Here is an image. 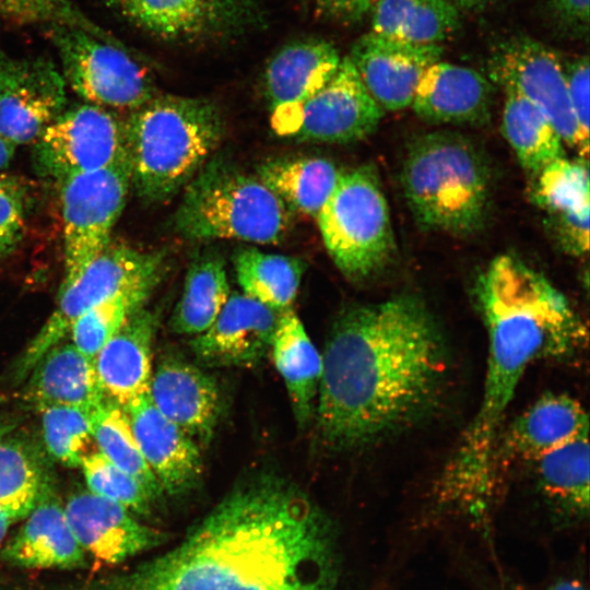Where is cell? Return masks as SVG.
<instances>
[{
    "label": "cell",
    "instance_id": "cell-1",
    "mask_svg": "<svg viewBox=\"0 0 590 590\" xmlns=\"http://www.w3.org/2000/svg\"><path fill=\"white\" fill-rule=\"evenodd\" d=\"M337 535L302 491L275 477L239 486L181 542L102 590H340Z\"/></svg>",
    "mask_w": 590,
    "mask_h": 590
},
{
    "label": "cell",
    "instance_id": "cell-2",
    "mask_svg": "<svg viewBox=\"0 0 590 590\" xmlns=\"http://www.w3.org/2000/svg\"><path fill=\"white\" fill-rule=\"evenodd\" d=\"M317 428L334 449H353L416 425L441 402L450 354L440 326L414 295L354 306L326 343Z\"/></svg>",
    "mask_w": 590,
    "mask_h": 590
},
{
    "label": "cell",
    "instance_id": "cell-3",
    "mask_svg": "<svg viewBox=\"0 0 590 590\" xmlns=\"http://www.w3.org/2000/svg\"><path fill=\"white\" fill-rule=\"evenodd\" d=\"M475 298L487 332V362L476 415L450 460L440 499L470 516L489 512L503 420L533 363L576 354L587 331L567 298L512 255L494 258Z\"/></svg>",
    "mask_w": 590,
    "mask_h": 590
},
{
    "label": "cell",
    "instance_id": "cell-4",
    "mask_svg": "<svg viewBox=\"0 0 590 590\" xmlns=\"http://www.w3.org/2000/svg\"><path fill=\"white\" fill-rule=\"evenodd\" d=\"M219 107L205 98L154 95L125 121L131 186L148 202L184 188L213 155L223 135Z\"/></svg>",
    "mask_w": 590,
    "mask_h": 590
},
{
    "label": "cell",
    "instance_id": "cell-5",
    "mask_svg": "<svg viewBox=\"0 0 590 590\" xmlns=\"http://www.w3.org/2000/svg\"><path fill=\"white\" fill-rule=\"evenodd\" d=\"M401 186L415 222L425 231L471 235L481 231L492 205V170L467 135L438 130L409 144Z\"/></svg>",
    "mask_w": 590,
    "mask_h": 590
},
{
    "label": "cell",
    "instance_id": "cell-6",
    "mask_svg": "<svg viewBox=\"0 0 590 590\" xmlns=\"http://www.w3.org/2000/svg\"><path fill=\"white\" fill-rule=\"evenodd\" d=\"M293 213L258 177L212 155L185 186L174 228L190 240L276 244L290 232Z\"/></svg>",
    "mask_w": 590,
    "mask_h": 590
},
{
    "label": "cell",
    "instance_id": "cell-7",
    "mask_svg": "<svg viewBox=\"0 0 590 590\" xmlns=\"http://www.w3.org/2000/svg\"><path fill=\"white\" fill-rule=\"evenodd\" d=\"M316 219L329 256L350 280L378 274L396 253L388 203L373 166L341 172Z\"/></svg>",
    "mask_w": 590,
    "mask_h": 590
},
{
    "label": "cell",
    "instance_id": "cell-8",
    "mask_svg": "<svg viewBox=\"0 0 590 590\" xmlns=\"http://www.w3.org/2000/svg\"><path fill=\"white\" fill-rule=\"evenodd\" d=\"M164 270L163 252L108 245L75 282L60 288L54 311L22 355L17 376L26 378L40 357L64 339L73 321L83 312L123 292L152 293Z\"/></svg>",
    "mask_w": 590,
    "mask_h": 590
},
{
    "label": "cell",
    "instance_id": "cell-9",
    "mask_svg": "<svg viewBox=\"0 0 590 590\" xmlns=\"http://www.w3.org/2000/svg\"><path fill=\"white\" fill-rule=\"evenodd\" d=\"M50 35L66 84L86 103L133 110L155 95L151 75L122 44L69 25H51Z\"/></svg>",
    "mask_w": 590,
    "mask_h": 590
},
{
    "label": "cell",
    "instance_id": "cell-10",
    "mask_svg": "<svg viewBox=\"0 0 590 590\" xmlns=\"http://www.w3.org/2000/svg\"><path fill=\"white\" fill-rule=\"evenodd\" d=\"M131 187L130 162L81 173L61 181L67 287L104 251Z\"/></svg>",
    "mask_w": 590,
    "mask_h": 590
},
{
    "label": "cell",
    "instance_id": "cell-11",
    "mask_svg": "<svg viewBox=\"0 0 590 590\" xmlns=\"http://www.w3.org/2000/svg\"><path fill=\"white\" fill-rule=\"evenodd\" d=\"M38 175L59 180L129 161L125 122L90 103L64 109L34 142Z\"/></svg>",
    "mask_w": 590,
    "mask_h": 590
},
{
    "label": "cell",
    "instance_id": "cell-12",
    "mask_svg": "<svg viewBox=\"0 0 590 590\" xmlns=\"http://www.w3.org/2000/svg\"><path fill=\"white\" fill-rule=\"evenodd\" d=\"M488 79L520 93L539 107L564 143L587 158L569 102L564 61L548 46L529 36L514 35L494 46Z\"/></svg>",
    "mask_w": 590,
    "mask_h": 590
},
{
    "label": "cell",
    "instance_id": "cell-13",
    "mask_svg": "<svg viewBox=\"0 0 590 590\" xmlns=\"http://www.w3.org/2000/svg\"><path fill=\"white\" fill-rule=\"evenodd\" d=\"M109 3L154 37L188 45L240 35L260 19V0H109Z\"/></svg>",
    "mask_w": 590,
    "mask_h": 590
},
{
    "label": "cell",
    "instance_id": "cell-14",
    "mask_svg": "<svg viewBox=\"0 0 590 590\" xmlns=\"http://www.w3.org/2000/svg\"><path fill=\"white\" fill-rule=\"evenodd\" d=\"M66 81L44 58H0V140L34 143L66 109Z\"/></svg>",
    "mask_w": 590,
    "mask_h": 590
},
{
    "label": "cell",
    "instance_id": "cell-15",
    "mask_svg": "<svg viewBox=\"0 0 590 590\" xmlns=\"http://www.w3.org/2000/svg\"><path fill=\"white\" fill-rule=\"evenodd\" d=\"M341 59L332 44L317 38L291 43L272 56L262 81L279 134L294 137L305 104L332 78Z\"/></svg>",
    "mask_w": 590,
    "mask_h": 590
},
{
    "label": "cell",
    "instance_id": "cell-16",
    "mask_svg": "<svg viewBox=\"0 0 590 590\" xmlns=\"http://www.w3.org/2000/svg\"><path fill=\"white\" fill-rule=\"evenodd\" d=\"M384 113L346 56L332 78L305 104L294 137L323 143L363 140L377 129Z\"/></svg>",
    "mask_w": 590,
    "mask_h": 590
},
{
    "label": "cell",
    "instance_id": "cell-17",
    "mask_svg": "<svg viewBox=\"0 0 590 590\" xmlns=\"http://www.w3.org/2000/svg\"><path fill=\"white\" fill-rule=\"evenodd\" d=\"M440 45H417L374 32L361 37L349 56L363 84L384 111L411 106L425 70L440 60Z\"/></svg>",
    "mask_w": 590,
    "mask_h": 590
},
{
    "label": "cell",
    "instance_id": "cell-18",
    "mask_svg": "<svg viewBox=\"0 0 590 590\" xmlns=\"http://www.w3.org/2000/svg\"><path fill=\"white\" fill-rule=\"evenodd\" d=\"M279 316L244 293H231L213 323L191 340V350L203 365L253 366L271 349Z\"/></svg>",
    "mask_w": 590,
    "mask_h": 590
},
{
    "label": "cell",
    "instance_id": "cell-19",
    "mask_svg": "<svg viewBox=\"0 0 590 590\" xmlns=\"http://www.w3.org/2000/svg\"><path fill=\"white\" fill-rule=\"evenodd\" d=\"M149 397L198 445L210 442L223 408L220 387L211 375L177 355H165L151 376Z\"/></svg>",
    "mask_w": 590,
    "mask_h": 590
},
{
    "label": "cell",
    "instance_id": "cell-20",
    "mask_svg": "<svg viewBox=\"0 0 590 590\" xmlns=\"http://www.w3.org/2000/svg\"><path fill=\"white\" fill-rule=\"evenodd\" d=\"M64 514L84 552L109 565L120 564L164 541V533L139 522L125 506L90 491L71 496Z\"/></svg>",
    "mask_w": 590,
    "mask_h": 590
},
{
    "label": "cell",
    "instance_id": "cell-21",
    "mask_svg": "<svg viewBox=\"0 0 590 590\" xmlns=\"http://www.w3.org/2000/svg\"><path fill=\"white\" fill-rule=\"evenodd\" d=\"M139 448L164 492L194 489L202 475L200 446L152 403L149 392L125 408Z\"/></svg>",
    "mask_w": 590,
    "mask_h": 590
},
{
    "label": "cell",
    "instance_id": "cell-22",
    "mask_svg": "<svg viewBox=\"0 0 590 590\" xmlns=\"http://www.w3.org/2000/svg\"><path fill=\"white\" fill-rule=\"evenodd\" d=\"M493 84L471 68L438 60L423 73L412 101L417 117L434 125H483L491 115Z\"/></svg>",
    "mask_w": 590,
    "mask_h": 590
},
{
    "label": "cell",
    "instance_id": "cell-23",
    "mask_svg": "<svg viewBox=\"0 0 590 590\" xmlns=\"http://www.w3.org/2000/svg\"><path fill=\"white\" fill-rule=\"evenodd\" d=\"M157 322V316L142 307L125 321L93 361L106 398L122 408L149 392Z\"/></svg>",
    "mask_w": 590,
    "mask_h": 590
},
{
    "label": "cell",
    "instance_id": "cell-24",
    "mask_svg": "<svg viewBox=\"0 0 590 590\" xmlns=\"http://www.w3.org/2000/svg\"><path fill=\"white\" fill-rule=\"evenodd\" d=\"M534 201L547 214L563 248L580 256L589 249V170L587 158L565 156L535 175Z\"/></svg>",
    "mask_w": 590,
    "mask_h": 590
},
{
    "label": "cell",
    "instance_id": "cell-25",
    "mask_svg": "<svg viewBox=\"0 0 590 590\" xmlns=\"http://www.w3.org/2000/svg\"><path fill=\"white\" fill-rule=\"evenodd\" d=\"M1 556L25 568L73 569L85 565V552L69 526L64 507L50 487L7 543Z\"/></svg>",
    "mask_w": 590,
    "mask_h": 590
},
{
    "label": "cell",
    "instance_id": "cell-26",
    "mask_svg": "<svg viewBox=\"0 0 590 590\" xmlns=\"http://www.w3.org/2000/svg\"><path fill=\"white\" fill-rule=\"evenodd\" d=\"M23 400L38 411L74 406L92 413L107 398L94 362L63 341L49 349L27 375Z\"/></svg>",
    "mask_w": 590,
    "mask_h": 590
},
{
    "label": "cell",
    "instance_id": "cell-27",
    "mask_svg": "<svg viewBox=\"0 0 590 590\" xmlns=\"http://www.w3.org/2000/svg\"><path fill=\"white\" fill-rule=\"evenodd\" d=\"M583 435L589 421L582 405L568 394L546 393L512 422L499 444L510 458L533 461Z\"/></svg>",
    "mask_w": 590,
    "mask_h": 590
},
{
    "label": "cell",
    "instance_id": "cell-28",
    "mask_svg": "<svg viewBox=\"0 0 590 590\" xmlns=\"http://www.w3.org/2000/svg\"><path fill=\"white\" fill-rule=\"evenodd\" d=\"M270 350L291 398L296 421L303 427L315 412L322 356L291 307L280 312Z\"/></svg>",
    "mask_w": 590,
    "mask_h": 590
},
{
    "label": "cell",
    "instance_id": "cell-29",
    "mask_svg": "<svg viewBox=\"0 0 590 590\" xmlns=\"http://www.w3.org/2000/svg\"><path fill=\"white\" fill-rule=\"evenodd\" d=\"M371 31L393 39L439 45L460 27V11L448 0H376Z\"/></svg>",
    "mask_w": 590,
    "mask_h": 590
},
{
    "label": "cell",
    "instance_id": "cell-30",
    "mask_svg": "<svg viewBox=\"0 0 590 590\" xmlns=\"http://www.w3.org/2000/svg\"><path fill=\"white\" fill-rule=\"evenodd\" d=\"M258 178L292 212L317 217L333 191L340 173L322 157L275 158L260 164Z\"/></svg>",
    "mask_w": 590,
    "mask_h": 590
},
{
    "label": "cell",
    "instance_id": "cell-31",
    "mask_svg": "<svg viewBox=\"0 0 590 590\" xmlns=\"http://www.w3.org/2000/svg\"><path fill=\"white\" fill-rule=\"evenodd\" d=\"M231 295L224 259L215 252L196 256L169 326L178 334L197 335L215 320Z\"/></svg>",
    "mask_w": 590,
    "mask_h": 590
},
{
    "label": "cell",
    "instance_id": "cell-32",
    "mask_svg": "<svg viewBox=\"0 0 590 590\" xmlns=\"http://www.w3.org/2000/svg\"><path fill=\"white\" fill-rule=\"evenodd\" d=\"M505 90L502 132L521 167L538 175L564 156V141L545 114L511 88Z\"/></svg>",
    "mask_w": 590,
    "mask_h": 590
},
{
    "label": "cell",
    "instance_id": "cell-33",
    "mask_svg": "<svg viewBox=\"0 0 590 590\" xmlns=\"http://www.w3.org/2000/svg\"><path fill=\"white\" fill-rule=\"evenodd\" d=\"M589 435L558 446L532 462L539 485L557 507L573 516L589 512L590 451Z\"/></svg>",
    "mask_w": 590,
    "mask_h": 590
},
{
    "label": "cell",
    "instance_id": "cell-34",
    "mask_svg": "<svg viewBox=\"0 0 590 590\" xmlns=\"http://www.w3.org/2000/svg\"><path fill=\"white\" fill-rule=\"evenodd\" d=\"M233 261L245 295L280 312L291 307L306 268L302 259L244 247Z\"/></svg>",
    "mask_w": 590,
    "mask_h": 590
},
{
    "label": "cell",
    "instance_id": "cell-35",
    "mask_svg": "<svg viewBox=\"0 0 590 590\" xmlns=\"http://www.w3.org/2000/svg\"><path fill=\"white\" fill-rule=\"evenodd\" d=\"M49 487L39 458L20 439H0V511L26 518Z\"/></svg>",
    "mask_w": 590,
    "mask_h": 590
},
{
    "label": "cell",
    "instance_id": "cell-36",
    "mask_svg": "<svg viewBox=\"0 0 590 590\" xmlns=\"http://www.w3.org/2000/svg\"><path fill=\"white\" fill-rule=\"evenodd\" d=\"M91 420L98 451L135 477L153 499L160 497L164 491L139 448L125 409L107 398Z\"/></svg>",
    "mask_w": 590,
    "mask_h": 590
},
{
    "label": "cell",
    "instance_id": "cell-37",
    "mask_svg": "<svg viewBox=\"0 0 590 590\" xmlns=\"http://www.w3.org/2000/svg\"><path fill=\"white\" fill-rule=\"evenodd\" d=\"M151 294L146 291L123 292L93 306L73 321L69 331L72 344L86 358L94 361L125 321L144 306Z\"/></svg>",
    "mask_w": 590,
    "mask_h": 590
},
{
    "label": "cell",
    "instance_id": "cell-38",
    "mask_svg": "<svg viewBox=\"0 0 590 590\" xmlns=\"http://www.w3.org/2000/svg\"><path fill=\"white\" fill-rule=\"evenodd\" d=\"M42 430L48 452L60 463L81 467L94 441L91 413L74 406L40 410Z\"/></svg>",
    "mask_w": 590,
    "mask_h": 590
},
{
    "label": "cell",
    "instance_id": "cell-39",
    "mask_svg": "<svg viewBox=\"0 0 590 590\" xmlns=\"http://www.w3.org/2000/svg\"><path fill=\"white\" fill-rule=\"evenodd\" d=\"M91 493L119 503L138 514L150 511L153 498L145 487L99 451H91L81 463Z\"/></svg>",
    "mask_w": 590,
    "mask_h": 590
},
{
    "label": "cell",
    "instance_id": "cell-40",
    "mask_svg": "<svg viewBox=\"0 0 590 590\" xmlns=\"http://www.w3.org/2000/svg\"><path fill=\"white\" fill-rule=\"evenodd\" d=\"M0 13L20 23H46L80 27L108 43L121 44L95 24L69 0H0Z\"/></svg>",
    "mask_w": 590,
    "mask_h": 590
},
{
    "label": "cell",
    "instance_id": "cell-41",
    "mask_svg": "<svg viewBox=\"0 0 590 590\" xmlns=\"http://www.w3.org/2000/svg\"><path fill=\"white\" fill-rule=\"evenodd\" d=\"M27 213V188L21 178L0 172V259L21 241Z\"/></svg>",
    "mask_w": 590,
    "mask_h": 590
},
{
    "label": "cell",
    "instance_id": "cell-42",
    "mask_svg": "<svg viewBox=\"0 0 590 590\" xmlns=\"http://www.w3.org/2000/svg\"><path fill=\"white\" fill-rule=\"evenodd\" d=\"M567 91L581 142L589 152V58L578 56L564 62Z\"/></svg>",
    "mask_w": 590,
    "mask_h": 590
},
{
    "label": "cell",
    "instance_id": "cell-43",
    "mask_svg": "<svg viewBox=\"0 0 590 590\" xmlns=\"http://www.w3.org/2000/svg\"><path fill=\"white\" fill-rule=\"evenodd\" d=\"M545 11L558 34L570 39H588L590 0H545Z\"/></svg>",
    "mask_w": 590,
    "mask_h": 590
},
{
    "label": "cell",
    "instance_id": "cell-44",
    "mask_svg": "<svg viewBox=\"0 0 590 590\" xmlns=\"http://www.w3.org/2000/svg\"><path fill=\"white\" fill-rule=\"evenodd\" d=\"M376 0H314L319 15L341 23H356L371 12Z\"/></svg>",
    "mask_w": 590,
    "mask_h": 590
},
{
    "label": "cell",
    "instance_id": "cell-45",
    "mask_svg": "<svg viewBox=\"0 0 590 590\" xmlns=\"http://www.w3.org/2000/svg\"><path fill=\"white\" fill-rule=\"evenodd\" d=\"M499 590H588L579 579L567 578L554 581L545 587L530 588L516 583H504Z\"/></svg>",
    "mask_w": 590,
    "mask_h": 590
},
{
    "label": "cell",
    "instance_id": "cell-46",
    "mask_svg": "<svg viewBox=\"0 0 590 590\" xmlns=\"http://www.w3.org/2000/svg\"><path fill=\"white\" fill-rule=\"evenodd\" d=\"M450 1L459 11H476L485 8L493 0H448Z\"/></svg>",
    "mask_w": 590,
    "mask_h": 590
},
{
    "label": "cell",
    "instance_id": "cell-47",
    "mask_svg": "<svg viewBox=\"0 0 590 590\" xmlns=\"http://www.w3.org/2000/svg\"><path fill=\"white\" fill-rule=\"evenodd\" d=\"M16 146L0 140V172L11 162Z\"/></svg>",
    "mask_w": 590,
    "mask_h": 590
},
{
    "label": "cell",
    "instance_id": "cell-48",
    "mask_svg": "<svg viewBox=\"0 0 590 590\" xmlns=\"http://www.w3.org/2000/svg\"><path fill=\"white\" fill-rule=\"evenodd\" d=\"M13 522L14 521L9 516L0 511V543L8 532L10 524Z\"/></svg>",
    "mask_w": 590,
    "mask_h": 590
},
{
    "label": "cell",
    "instance_id": "cell-49",
    "mask_svg": "<svg viewBox=\"0 0 590 590\" xmlns=\"http://www.w3.org/2000/svg\"><path fill=\"white\" fill-rule=\"evenodd\" d=\"M11 429V426L0 420V439H2Z\"/></svg>",
    "mask_w": 590,
    "mask_h": 590
}]
</instances>
